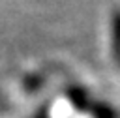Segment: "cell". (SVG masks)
<instances>
[{
	"instance_id": "cell-3",
	"label": "cell",
	"mask_w": 120,
	"mask_h": 118,
	"mask_svg": "<svg viewBox=\"0 0 120 118\" xmlns=\"http://www.w3.org/2000/svg\"><path fill=\"white\" fill-rule=\"evenodd\" d=\"M94 118H114V112L107 105H98L94 109Z\"/></svg>"
},
{
	"instance_id": "cell-2",
	"label": "cell",
	"mask_w": 120,
	"mask_h": 118,
	"mask_svg": "<svg viewBox=\"0 0 120 118\" xmlns=\"http://www.w3.org/2000/svg\"><path fill=\"white\" fill-rule=\"evenodd\" d=\"M66 94H68L71 105H73L77 111H81V112L90 111V99H88V94H86L82 88H79V86H69Z\"/></svg>"
},
{
	"instance_id": "cell-1",
	"label": "cell",
	"mask_w": 120,
	"mask_h": 118,
	"mask_svg": "<svg viewBox=\"0 0 120 118\" xmlns=\"http://www.w3.org/2000/svg\"><path fill=\"white\" fill-rule=\"evenodd\" d=\"M111 54L120 66V9H114L111 15Z\"/></svg>"
}]
</instances>
